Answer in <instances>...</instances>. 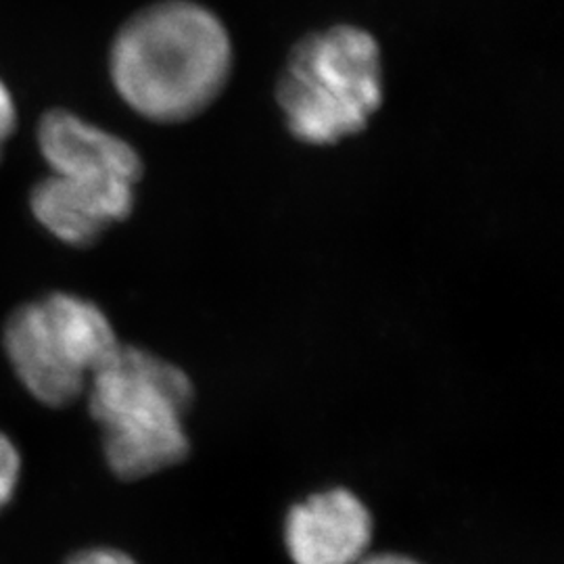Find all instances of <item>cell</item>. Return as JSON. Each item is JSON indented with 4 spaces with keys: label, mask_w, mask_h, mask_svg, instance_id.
<instances>
[{
    "label": "cell",
    "mask_w": 564,
    "mask_h": 564,
    "mask_svg": "<svg viewBox=\"0 0 564 564\" xmlns=\"http://www.w3.org/2000/svg\"><path fill=\"white\" fill-rule=\"evenodd\" d=\"M276 102L289 132L305 144L360 134L383 105L379 42L347 23L310 32L284 59Z\"/></svg>",
    "instance_id": "cell-3"
},
{
    "label": "cell",
    "mask_w": 564,
    "mask_h": 564,
    "mask_svg": "<svg viewBox=\"0 0 564 564\" xmlns=\"http://www.w3.org/2000/svg\"><path fill=\"white\" fill-rule=\"evenodd\" d=\"M232 42L223 21L193 0H160L121 25L111 78L121 99L147 120L181 123L223 95Z\"/></svg>",
    "instance_id": "cell-1"
},
{
    "label": "cell",
    "mask_w": 564,
    "mask_h": 564,
    "mask_svg": "<svg viewBox=\"0 0 564 564\" xmlns=\"http://www.w3.org/2000/svg\"><path fill=\"white\" fill-rule=\"evenodd\" d=\"M134 188L120 182L78 181L51 174L32 191L36 220L59 241L86 247L111 224L130 218Z\"/></svg>",
    "instance_id": "cell-7"
},
{
    "label": "cell",
    "mask_w": 564,
    "mask_h": 564,
    "mask_svg": "<svg viewBox=\"0 0 564 564\" xmlns=\"http://www.w3.org/2000/svg\"><path fill=\"white\" fill-rule=\"evenodd\" d=\"M358 564H421L410 556H403V554H375V556H364L362 561Z\"/></svg>",
    "instance_id": "cell-11"
},
{
    "label": "cell",
    "mask_w": 564,
    "mask_h": 564,
    "mask_svg": "<svg viewBox=\"0 0 564 564\" xmlns=\"http://www.w3.org/2000/svg\"><path fill=\"white\" fill-rule=\"evenodd\" d=\"M2 343L21 384L48 408H65L84 395L121 345L97 303L63 291L18 307L4 324Z\"/></svg>",
    "instance_id": "cell-4"
},
{
    "label": "cell",
    "mask_w": 564,
    "mask_h": 564,
    "mask_svg": "<svg viewBox=\"0 0 564 564\" xmlns=\"http://www.w3.org/2000/svg\"><path fill=\"white\" fill-rule=\"evenodd\" d=\"M39 144L57 176L130 186L142 178L141 155L132 144L63 109L42 118Z\"/></svg>",
    "instance_id": "cell-6"
},
{
    "label": "cell",
    "mask_w": 564,
    "mask_h": 564,
    "mask_svg": "<svg viewBox=\"0 0 564 564\" xmlns=\"http://www.w3.org/2000/svg\"><path fill=\"white\" fill-rule=\"evenodd\" d=\"M372 533L368 506L345 487L305 498L284 519V545L293 564H358L368 556Z\"/></svg>",
    "instance_id": "cell-5"
},
{
    "label": "cell",
    "mask_w": 564,
    "mask_h": 564,
    "mask_svg": "<svg viewBox=\"0 0 564 564\" xmlns=\"http://www.w3.org/2000/svg\"><path fill=\"white\" fill-rule=\"evenodd\" d=\"M15 120H18L15 102H13L9 88L0 82V149H2V142L11 137V132L15 128Z\"/></svg>",
    "instance_id": "cell-10"
},
{
    "label": "cell",
    "mask_w": 564,
    "mask_h": 564,
    "mask_svg": "<svg viewBox=\"0 0 564 564\" xmlns=\"http://www.w3.org/2000/svg\"><path fill=\"white\" fill-rule=\"evenodd\" d=\"M65 564H139L128 552L118 547H88L80 550Z\"/></svg>",
    "instance_id": "cell-9"
},
{
    "label": "cell",
    "mask_w": 564,
    "mask_h": 564,
    "mask_svg": "<svg viewBox=\"0 0 564 564\" xmlns=\"http://www.w3.org/2000/svg\"><path fill=\"white\" fill-rule=\"evenodd\" d=\"M107 466L121 481H141L191 454L186 414L195 387L181 366L120 345L86 387Z\"/></svg>",
    "instance_id": "cell-2"
},
{
    "label": "cell",
    "mask_w": 564,
    "mask_h": 564,
    "mask_svg": "<svg viewBox=\"0 0 564 564\" xmlns=\"http://www.w3.org/2000/svg\"><path fill=\"white\" fill-rule=\"evenodd\" d=\"M21 475V456L15 444L0 433V510L11 502Z\"/></svg>",
    "instance_id": "cell-8"
}]
</instances>
